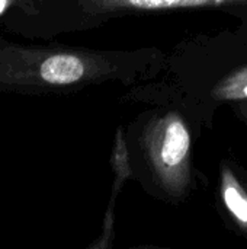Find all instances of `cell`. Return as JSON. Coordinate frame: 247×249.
<instances>
[{"label":"cell","instance_id":"1","mask_svg":"<svg viewBox=\"0 0 247 249\" xmlns=\"http://www.w3.org/2000/svg\"><path fill=\"white\" fill-rule=\"evenodd\" d=\"M87 66L79 55L58 53L45 57L25 50H4L0 53V80L25 85L42 82L54 86L73 85L86 76Z\"/></svg>","mask_w":247,"mask_h":249},{"label":"cell","instance_id":"2","mask_svg":"<svg viewBox=\"0 0 247 249\" xmlns=\"http://www.w3.org/2000/svg\"><path fill=\"white\" fill-rule=\"evenodd\" d=\"M189 146L191 139L185 124L179 118L167 121L157 150V163L160 169L172 172L181 166L189 153Z\"/></svg>","mask_w":247,"mask_h":249},{"label":"cell","instance_id":"3","mask_svg":"<svg viewBox=\"0 0 247 249\" xmlns=\"http://www.w3.org/2000/svg\"><path fill=\"white\" fill-rule=\"evenodd\" d=\"M231 0H95L96 4L108 7H135V9H169L192 7L207 4H223Z\"/></svg>","mask_w":247,"mask_h":249},{"label":"cell","instance_id":"4","mask_svg":"<svg viewBox=\"0 0 247 249\" xmlns=\"http://www.w3.org/2000/svg\"><path fill=\"white\" fill-rule=\"evenodd\" d=\"M224 201L227 209L231 212L236 219L247 225V198L236 185H227L224 190Z\"/></svg>","mask_w":247,"mask_h":249},{"label":"cell","instance_id":"5","mask_svg":"<svg viewBox=\"0 0 247 249\" xmlns=\"http://www.w3.org/2000/svg\"><path fill=\"white\" fill-rule=\"evenodd\" d=\"M10 4H12V0H0V15H1L6 9H9Z\"/></svg>","mask_w":247,"mask_h":249},{"label":"cell","instance_id":"6","mask_svg":"<svg viewBox=\"0 0 247 249\" xmlns=\"http://www.w3.org/2000/svg\"><path fill=\"white\" fill-rule=\"evenodd\" d=\"M242 95L247 98V83H245V85L242 86Z\"/></svg>","mask_w":247,"mask_h":249}]
</instances>
